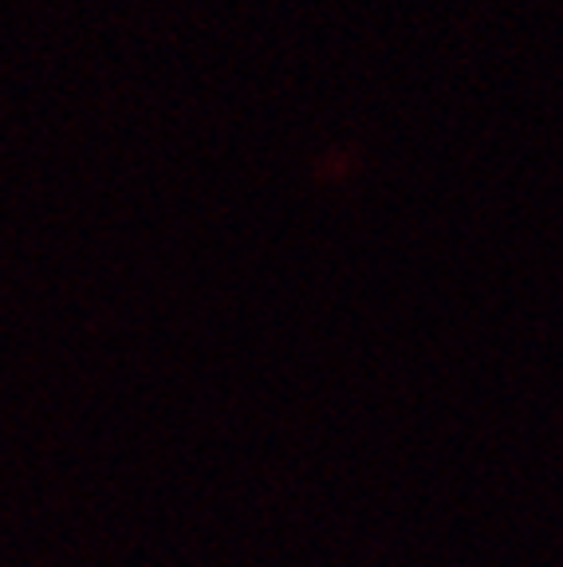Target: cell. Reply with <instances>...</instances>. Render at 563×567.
Masks as SVG:
<instances>
[]
</instances>
